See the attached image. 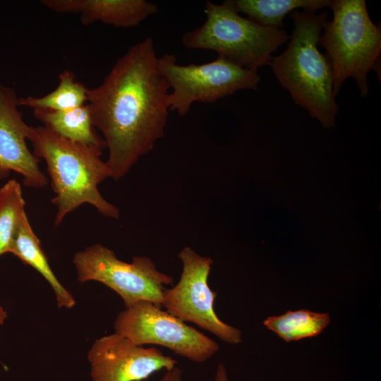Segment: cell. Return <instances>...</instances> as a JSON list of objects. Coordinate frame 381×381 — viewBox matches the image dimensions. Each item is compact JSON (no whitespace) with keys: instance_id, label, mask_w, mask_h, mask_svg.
<instances>
[{"instance_id":"cell-8","label":"cell","mask_w":381,"mask_h":381,"mask_svg":"<svg viewBox=\"0 0 381 381\" xmlns=\"http://www.w3.org/2000/svg\"><path fill=\"white\" fill-rule=\"evenodd\" d=\"M160 307L147 301L126 307L115 320L114 332L135 345L164 346L198 363L208 361L219 351L217 341Z\"/></svg>"},{"instance_id":"cell-21","label":"cell","mask_w":381,"mask_h":381,"mask_svg":"<svg viewBox=\"0 0 381 381\" xmlns=\"http://www.w3.org/2000/svg\"><path fill=\"white\" fill-rule=\"evenodd\" d=\"M7 316V312L4 309L2 306H0V325H1L4 322Z\"/></svg>"},{"instance_id":"cell-9","label":"cell","mask_w":381,"mask_h":381,"mask_svg":"<svg viewBox=\"0 0 381 381\" xmlns=\"http://www.w3.org/2000/svg\"><path fill=\"white\" fill-rule=\"evenodd\" d=\"M182 262L179 282L163 294L165 310L183 322H192L229 344L242 341L241 332L219 318L214 310L217 292L210 288L208 277L213 260L191 247L178 254Z\"/></svg>"},{"instance_id":"cell-13","label":"cell","mask_w":381,"mask_h":381,"mask_svg":"<svg viewBox=\"0 0 381 381\" xmlns=\"http://www.w3.org/2000/svg\"><path fill=\"white\" fill-rule=\"evenodd\" d=\"M9 253L13 254L25 264L33 267L47 281L55 294L59 308L69 309L75 305L72 294L61 284L52 271L26 212L20 219Z\"/></svg>"},{"instance_id":"cell-11","label":"cell","mask_w":381,"mask_h":381,"mask_svg":"<svg viewBox=\"0 0 381 381\" xmlns=\"http://www.w3.org/2000/svg\"><path fill=\"white\" fill-rule=\"evenodd\" d=\"M18 107L14 89L0 84V169L20 174L26 186L42 188L48 179L40 169V159L27 146L30 126Z\"/></svg>"},{"instance_id":"cell-15","label":"cell","mask_w":381,"mask_h":381,"mask_svg":"<svg viewBox=\"0 0 381 381\" xmlns=\"http://www.w3.org/2000/svg\"><path fill=\"white\" fill-rule=\"evenodd\" d=\"M237 12L266 27L282 29L283 20L297 8L318 11L329 6V0H232Z\"/></svg>"},{"instance_id":"cell-17","label":"cell","mask_w":381,"mask_h":381,"mask_svg":"<svg viewBox=\"0 0 381 381\" xmlns=\"http://www.w3.org/2000/svg\"><path fill=\"white\" fill-rule=\"evenodd\" d=\"M59 80L56 88L43 97L28 96L18 98L19 106L58 111L85 104L87 102V88L75 80L72 71L64 70L60 73Z\"/></svg>"},{"instance_id":"cell-1","label":"cell","mask_w":381,"mask_h":381,"mask_svg":"<svg viewBox=\"0 0 381 381\" xmlns=\"http://www.w3.org/2000/svg\"><path fill=\"white\" fill-rule=\"evenodd\" d=\"M169 90L151 37L130 47L102 83L87 89L93 125L103 135L114 180L126 176L163 138Z\"/></svg>"},{"instance_id":"cell-6","label":"cell","mask_w":381,"mask_h":381,"mask_svg":"<svg viewBox=\"0 0 381 381\" xmlns=\"http://www.w3.org/2000/svg\"><path fill=\"white\" fill-rule=\"evenodd\" d=\"M159 68L167 80L169 110L186 115L195 102L214 103L243 90H255L260 81L258 70L238 66L223 58L202 64H177L174 54L158 57Z\"/></svg>"},{"instance_id":"cell-16","label":"cell","mask_w":381,"mask_h":381,"mask_svg":"<svg viewBox=\"0 0 381 381\" xmlns=\"http://www.w3.org/2000/svg\"><path fill=\"white\" fill-rule=\"evenodd\" d=\"M330 322L327 313L308 310H288L277 316H270L265 326L286 342L320 334Z\"/></svg>"},{"instance_id":"cell-20","label":"cell","mask_w":381,"mask_h":381,"mask_svg":"<svg viewBox=\"0 0 381 381\" xmlns=\"http://www.w3.org/2000/svg\"><path fill=\"white\" fill-rule=\"evenodd\" d=\"M214 381H230L226 368L222 363H219L217 366Z\"/></svg>"},{"instance_id":"cell-12","label":"cell","mask_w":381,"mask_h":381,"mask_svg":"<svg viewBox=\"0 0 381 381\" xmlns=\"http://www.w3.org/2000/svg\"><path fill=\"white\" fill-rule=\"evenodd\" d=\"M40 2L56 13L78 14L83 25L99 21L121 28L137 26L158 11L155 4L145 0H42Z\"/></svg>"},{"instance_id":"cell-3","label":"cell","mask_w":381,"mask_h":381,"mask_svg":"<svg viewBox=\"0 0 381 381\" xmlns=\"http://www.w3.org/2000/svg\"><path fill=\"white\" fill-rule=\"evenodd\" d=\"M291 17L294 29L289 43L281 54L272 56L269 65L294 102L329 128L334 125L338 105L329 61L318 48L328 16L303 10L292 12Z\"/></svg>"},{"instance_id":"cell-7","label":"cell","mask_w":381,"mask_h":381,"mask_svg":"<svg viewBox=\"0 0 381 381\" xmlns=\"http://www.w3.org/2000/svg\"><path fill=\"white\" fill-rule=\"evenodd\" d=\"M73 263L79 282L95 281L104 284L121 297L126 307L141 301L162 306L165 286L174 282L150 258L134 256L127 262L101 243L77 252Z\"/></svg>"},{"instance_id":"cell-19","label":"cell","mask_w":381,"mask_h":381,"mask_svg":"<svg viewBox=\"0 0 381 381\" xmlns=\"http://www.w3.org/2000/svg\"><path fill=\"white\" fill-rule=\"evenodd\" d=\"M159 381H186L183 379L182 370L177 366L171 370H165Z\"/></svg>"},{"instance_id":"cell-22","label":"cell","mask_w":381,"mask_h":381,"mask_svg":"<svg viewBox=\"0 0 381 381\" xmlns=\"http://www.w3.org/2000/svg\"><path fill=\"white\" fill-rule=\"evenodd\" d=\"M9 172L0 169V179L8 175ZM1 188V187H0Z\"/></svg>"},{"instance_id":"cell-5","label":"cell","mask_w":381,"mask_h":381,"mask_svg":"<svg viewBox=\"0 0 381 381\" xmlns=\"http://www.w3.org/2000/svg\"><path fill=\"white\" fill-rule=\"evenodd\" d=\"M202 25L186 32L183 46L210 49L242 68L258 70L269 65L272 54L289 40L283 29L261 25L237 12L232 0L217 4L207 1Z\"/></svg>"},{"instance_id":"cell-10","label":"cell","mask_w":381,"mask_h":381,"mask_svg":"<svg viewBox=\"0 0 381 381\" xmlns=\"http://www.w3.org/2000/svg\"><path fill=\"white\" fill-rule=\"evenodd\" d=\"M87 360L92 381H142L177 364L157 348L135 345L116 332L97 339L87 353Z\"/></svg>"},{"instance_id":"cell-14","label":"cell","mask_w":381,"mask_h":381,"mask_svg":"<svg viewBox=\"0 0 381 381\" xmlns=\"http://www.w3.org/2000/svg\"><path fill=\"white\" fill-rule=\"evenodd\" d=\"M35 116L46 126L59 135L85 145L104 149L103 138L95 131L89 106L84 104L65 111L33 109Z\"/></svg>"},{"instance_id":"cell-4","label":"cell","mask_w":381,"mask_h":381,"mask_svg":"<svg viewBox=\"0 0 381 381\" xmlns=\"http://www.w3.org/2000/svg\"><path fill=\"white\" fill-rule=\"evenodd\" d=\"M333 13L322 29L318 44L329 61L335 97L343 83L352 78L362 97L369 91L368 75L374 70L380 79L381 30L373 23L364 0H333Z\"/></svg>"},{"instance_id":"cell-2","label":"cell","mask_w":381,"mask_h":381,"mask_svg":"<svg viewBox=\"0 0 381 381\" xmlns=\"http://www.w3.org/2000/svg\"><path fill=\"white\" fill-rule=\"evenodd\" d=\"M28 140L33 155L44 160L55 193L54 225L80 205L87 203L102 215L118 219L120 212L100 193L98 186L111 173L102 161V148L69 140L46 126H30Z\"/></svg>"},{"instance_id":"cell-18","label":"cell","mask_w":381,"mask_h":381,"mask_svg":"<svg viewBox=\"0 0 381 381\" xmlns=\"http://www.w3.org/2000/svg\"><path fill=\"white\" fill-rule=\"evenodd\" d=\"M25 202L21 186L11 179L0 188V256L9 250L23 214Z\"/></svg>"}]
</instances>
